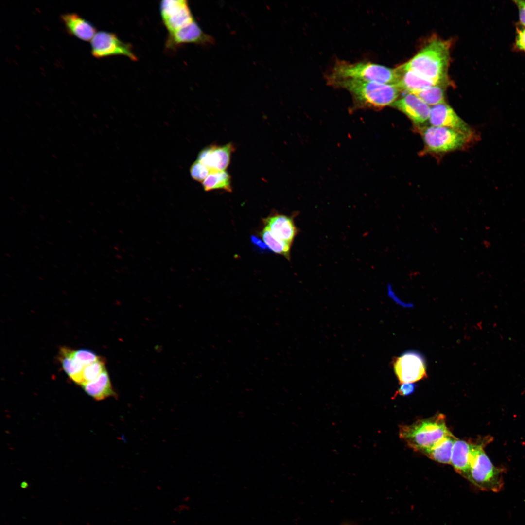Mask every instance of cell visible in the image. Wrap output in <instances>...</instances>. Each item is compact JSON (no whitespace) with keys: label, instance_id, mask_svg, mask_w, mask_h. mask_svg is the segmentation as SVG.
Masks as SVG:
<instances>
[{"label":"cell","instance_id":"1","mask_svg":"<svg viewBox=\"0 0 525 525\" xmlns=\"http://www.w3.org/2000/svg\"><path fill=\"white\" fill-rule=\"evenodd\" d=\"M451 42L432 38L415 55L402 66L436 85L448 86V70Z\"/></svg>","mask_w":525,"mask_h":525},{"label":"cell","instance_id":"26","mask_svg":"<svg viewBox=\"0 0 525 525\" xmlns=\"http://www.w3.org/2000/svg\"><path fill=\"white\" fill-rule=\"evenodd\" d=\"M190 172L193 179L201 182L211 172L207 167L197 160L191 165Z\"/></svg>","mask_w":525,"mask_h":525},{"label":"cell","instance_id":"9","mask_svg":"<svg viewBox=\"0 0 525 525\" xmlns=\"http://www.w3.org/2000/svg\"><path fill=\"white\" fill-rule=\"evenodd\" d=\"M493 440L491 436H486L475 442L457 438L454 444L450 464L460 474L465 478L471 464L479 450Z\"/></svg>","mask_w":525,"mask_h":525},{"label":"cell","instance_id":"7","mask_svg":"<svg viewBox=\"0 0 525 525\" xmlns=\"http://www.w3.org/2000/svg\"><path fill=\"white\" fill-rule=\"evenodd\" d=\"M90 44L91 54L96 58L123 55L133 61L138 60L132 45L121 40L114 33L99 31L91 39Z\"/></svg>","mask_w":525,"mask_h":525},{"label":"cell","instance_id":"23","mask_svg":"<svg viewBox=\"0 0 525 525\" xmlns=\"http://www.w3.org/2000/svg\"><path fill=\"white\" fill-rule=\"evenodd\" d=\"M445 87L442 85H436L413 94L428 105L434 106L445 103Z\"/></svg>","mask_w":525,"mask_h":525},{"label":"cell","instance_id":"17","mask_svg":"<svg viewBox=\"0 0 525 525\" xmlns=\"http://www.w3.org/2000/svg\"><path fill=\"white\" fill-rule=\"evenodd\" d=\"M395 68L397 74L396 85L401 91H405L413 94L436 85L416 72L405 69L402 65Z\"/></svg>","mask_w":525,"mask_h":525},{"label":"cell","instance_id":"14","mask_svg":"<svg viewBox=\"0 0 525 525\" xmlns=\"http://www.w3.org/2000/svg\"><path fill=\"white\" fill-rule=\"evenodd\" d=\"M212 38L205 34L195 20L177 31L168 34L166 47L167 49H175L184 44L196 43L204 44L210 43Z\"/></svg>","mask_w":525,"mask_h":525},{"label":"cell","instance_id":"29","mask_svg":"<svg viewBox=\"0 0 525 525\" xmlns=\"http://www.w3.org/2000/svg\"><path fill=\"white\" fill-rule=\"evenodd\" d=\"M514 2L518 8L520 22L525 27V1L515 0Z\"/></svg>","mask_w":525,"mask_h":525},{"label":"cell","instance_id":"28","mask_svg":"<svg viewBox=\"0 0 525 525\" xmlns=\"http://www.w3.org/2000/svg\"><path fill=\"white\" fill-rule=\"evenodd\" d=\"M515 44L522 51H525V28L517 29Z\"/></svg>","mask_w":525,"mask_h":525},{"label":"cell","instance_id":"19","mask_svg":"<svg viewBox=\"0 0 525 525\" xmlns=\"http://www.w3.org/2000/svg\"><path fill=\"white\" fill-rule=\"evenodd\" d=\"M73 350L67 347H62L59 359L63 369L70 378L76 384L81 385L82 373L85 367L74 357Z\"/></svg>","mask_w":525,"mask_h":525},{"label":"cell","instance_id":"8","mask_svg":"<svg viewBox=\"0 0 525 525\" xmlns=\"http://www.w3.org/2000/svg\"><path fill=\"white\" fill-rule=\"evenodd\" d=\"M159 9L163 23L169 34L195 20L186 0H162Z\"/></svg>","mask_w":525,"mask_h":525},{"label":"cell","instance_id":"30","mask_svg":"<svg viewBox=\"0 0 525 525\" xmlns=\"http://www.w3.org/2000/svg\"><path fill=\"white\" fill-rule=\"evenodd\" d=\"M412 384L413 383L402 384L398 390L399 394L402 396H406L412 393L414 389V386Z\"/></svg>","mask_w":525,"mask_h":525},{"label":"cell","instance_id":"2","mask_svg":"<svg viewBox=\"0 0 525 525\" xmlns=\"http://www.w3.org/2000/svg\"><path fill=\"white\" fill-rule=\"evenodd\" d=\"M331 86L348 91L356 107L381 109L392 105L401 91L395 84H382L353 79L332 80Z\"/></svg>","mask_w":525,"mask_h":525},{"label":"cell","instance_id":"24","mask_svg":"<svg viewBox=\"0 0 525 525\" xmlns=\"http://www.w3.org/2000/svg\"><path fill=\"white\" fill-rule=\"evenodd\" d=\"M105 369V360L100 357L95 362L85 366L82 373L81 385L95 380Z\"/></svg>","mask_w":525,"mask_h":525},{"label":"cell","instance_id":"18","mask_svg":"<svg viewBox=\"0 0 525 525\" xmlns=\"http://www.w3.org/2000/svg\"><path fill=\"white\" fill-rule=\"evenodd\" d=\"M82 386L87 394L97 401L117 396L106 369L95 380Z\"/></svg>","mask_w":525,"mask_h":525},{"label":"cell","instance_id":"11","mask_svg":"<svg viewBox=\"0 0 525 525\" xmlns=\"http://www.w3.org/2000/svg\"><path fill=\"white\" fill-rule=\"evenodd\" d=\"M429 122L432 126L445 127L458 131L474 138L473 130L445 103L430 108Z\"/></svg>","mask_w":525,"mask_h":525},{"label":"cell","instance_id":"13","mask_svg":"<svg viewBox=\"0 0 525 525\" xmlns=\"http://www.w3.org/2000/svg\"><path fill=\"white\" fill-rule=\"evenodd\" d=\"M392 106L403 113L417 125L423 124L429 120L431 107L414 94L407 93L397 99Z\"/></svg>","mask_w":525,"mask_h":525},{"label":"cell","instance_id":"25","mask_svg":"<svg viewBox=\"0 0 525 525\" xmlns=\"http://www.w3.org/2000/svg\"><path fill=\"white\" fill-rule=\"evenodd\" d=\"M73 355L84 367L95 362L100 358L93 351L86 349L73 350Z\"/></svg>","mask_w":525,"mask_h":525},{"label":"cell","instance_id":"6","mask_svg":"<svg viewBox=\"0 0 525 525\" xmlns=\"http://www.w3.org/2000/svg\"><path fill=\"white\" fill-rule=\"evenodd\" d=\"M421 135L428 152L443 153L459 149L473 139L458 131L445 127L429 126Z\"/></svg>","mask_w":525,"mask_h":525},{"label":"cell","instance_id":"3","mask_svg":"<svg viewBox=\"0 0 525 525\" xmlns=\"http://www.w3.org/2000/svg\"><path fill=\"white\" fill-rule=\"evenodd\" d=\"M451 433L446 425L445 416L439 413L409 425H401L399 428L401 439L414 450L423 454Z\"/></svg>","mask_w":525,"mask_h":525},{"label":"cell","instance_id":"4","mask_svg":"<svg viewBox=\"0 0 525 525\" xmlns=\"http://www.w3.org/2000/svg\"><path fill=\"white\" fill-rule=\"evenodd\" d=\"M326 78L327 82L336 79H353L396 85L397 74L396 68H388L371 62L351 63L338 60Z\"/></svg>","mask_w":525,"mask_h":525},{"label":"cell","instance_id":"20","mask_svg":"<svg viewBox=\"0 0 525 525\" xmlns=\"http://www.w3.org/2000/svg\"><path fill=\"white\" fill-rule=\"evenodd\" d=\"M457 438L451 433L441 442L424 454L438 463L450 464L454 443Z\"/></svg>","mask_w":525,"mask_h":525},{"label":"cell","instance_id":"15","mask_svg":"<svg viewBox=\"0 0 525 525\" xmlns=\"http://www.w3.org/2000/svg\"><path fill=\"white\" fill-rule=\"evenodd\" d=\"M60 18L69 34L81 40H91L96 33L93 24L77 13L63 14Z\"/></svg>","mask_w":525,"mask_h":525},{"label":"cell","instance_id":"10","mask_svg":"<svg viewBox=\"0 0 525 525\" xmlns=\"http://www.w3.org/2000/svg\"><path fill=\"white\" fill-rule=\"evenodd\" d=\"M395 373L401 384L413 383L426 377L423 357L414 351L397 357L394 363Z\"/></svg>","mask_w":525,"mask_h":525},{"label":"cell","instance_id":"5","mask_svg":"<svg viewBox=\"0 0 525 525\" xmlns=\"http://www.w3.org/2000/svg\"><path fill=\"white\" fill-rule=\"evenodd\" d=\"M481 448L473 459L465 477L482 490L498 492L504 486L505 469L494 466Z\"/></svg>","mask_w":525,"mask_h":525},{"label":"cell","instance_id":"12","mask_svg":"<svg viewBox=\"0 0 525 525\" xmlns=\"http://www.w3.org/2000/svg\"><path fill=\"white\" fill-rule=\"evenodd\" d=\"M235 147L231 143L223 145L211 144L198 154L196 160L207 167L211 172L225 171L228 166Z\"/></svg>","mask_w":525,"mask_h":525},{"label":"cell","instance_id":"22","mask_svg":"<svg viewBox=\"0 0 525 525\" xmlns=\"http://www.w3.org/2000/svg\"><path fill=\"white\" fill-rule=\"evenodd\" d=\"M260 235L270 250L290 260L291 245L276 237L266 227L261 231Z\"/></svg>","mask_w":525,"mask_h":525},{"label":"cell","instance_id":"16","mask_svg":"<svg viewBox=\"0 0 525 525\" xmlns=\"http://www.w3.org/2000/svg\"><path fill=\"white\" fill-rule=\"evenodd\" d=\"M263 223L276 237L291 245L298 233L292 217L276 214L264 219Z\"/></svg>","mask_w":525,"mask_h":525},{"label":"cell","instance_id":"21","mask_svg":"<svg viewBox=\"0 0 525 525\" xmlns=\"http://www.w3.org/2000/svg\"><path fill=\"white\" fill-rule=\"evenodd\" d=\"M202 186L205 191L223 189L232 192L231 177L226 171L211 172L202 182Z\"/></svg>","mask_w":525,"mask_h":525},{"label":"cell","instance_id":"27","mask_svg":"<svg viewBox=\"0 0 525 525\" xmlns=\"http://www.w3.org/2000/svg\"><path fill=\"white\" fill-rule=\"evenodd\" d=\"M250 239L253 245L257 251L260 253H266L270 251V249L264 241L257 236L252 235L251 236Z\"/></svg>","mask_w":525,"mask_h":525}]
</instances>
